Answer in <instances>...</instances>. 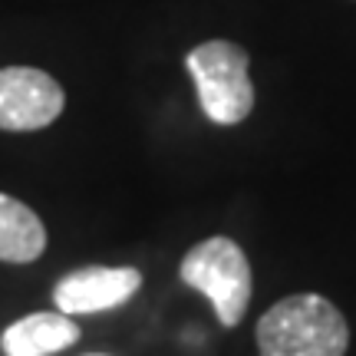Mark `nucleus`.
<instances>
[{
    "mask_svg": "<svg viewBox=\"0 0 356 356\" xmlns=\"http://www.w3.org/2000/svg\"><path fill=\"white\" fill-rule=\"evenodd\" d=\"M47 248V228L33 208L0 191V261L30 264Z\"/></svg>",
    "mask_w": 356,
    "mask_h": 356,
    "instance_id": "7",
    "label": "nucleus"
},
{
    "mask_svg": "<svg viewBox=\"0 0 356 356\" xmlns=\"http://www.w3.org/2000/svg\"><path fill=\"white\" fill-rule=\"evenodd\" d=\"M66 106L63 86L33 66H3L0 70V129L7 132H37L53 126Z\"/></svg>",
    "mask_w": 356,
    "mask_h": 356,
    "instance_id": "4",
    "label": "nucleus"
},
{
    "mask_svg": "<svg viewBox=\"0 0 356 356\" xmlns=\"http://www.w3.org/2000/svg\"><path fill=\"white\" fill-rule=\"evenodd\" d=\"M346 346V317L320 293L284 297L257 320L261 356H343Z\"/></svg>",
    "mask_w": 356,
    "mask_h": 356,
    "instance_id": "1",
    "label": "nucleus"
},
{
    "mask_svg": "<svg viewBox=\"0 0 356 356\" xmlns=\"http://www.w3.org/2000/svg\"><path fill=\"white\" fill-rule=\"evenodd\" d=\"M188 66L198 102L215 126H238L254 109V83L248 50L231 40H208L188 53Z\"/></svg>",
    "mask_w": 356,
    "mask_h": 356,
    "instance_id": "2",
    "label": "nucleus"
},
{
    "mask_svg": "<svg viewBox=\"0 0 356 356\" xmlns=\"http://www.w3.org/2000/svg\"><path fill=\"white\" fill-rule=\"evenodd\" d=\"M181 280L204 293L225 327H238L251 304V264L231 238H208L181 257Z\"/></svg>",
    "mask_w": 356,
    "mask_h": 356,
    "instance_id": "3",
    "label": "nucleus"
},
{
    "mask_svg": "<svg viewBox=\"0 0 356 356\" xmlns=\"http://www.w3.org/2000/svg\"><path fill=\"white\" fill-rule=\"evenodd\" d=\"M86 356H106V353H86Z\"/></svg>",
    "mask_w": 356,
    "mask_h": 356,
    "instance_id": "8",
    "label": "nucleus"
},
{
    "mask_svg": "<svg viewBox=\"0 0 356 356\" xmlns=\"http://www.w3.org/2000/svg\"><path fill=\"white\" fill-rule=\"evenodd\" d=\"M79 340V327L73 323V317L66 314H30L20 317L17 323H10L0 346L7 356H50L56 350H66Z\"/></svg>",
    "mask_w": 356,
    "mask_h": 356,
    "instance_id": "6",
    "label": "nucleus"
},
{
    "mask_svg": "<svg viewBox=\"0 0 356 356\" xmlns=\"http://www.w3.org/2000/svg\"><path fill=\"white\" fill-rule=\"evenodd\" d=\"M142 287V274L136 267H83L66 274L53 287V304L60 314H99L109 307L126 304Z\"/></svg>",
    "mask_w": 356,
    "mask_h": 356,
    "instance_id": "5",
    "label": "nucleus"
}]
</instances>
